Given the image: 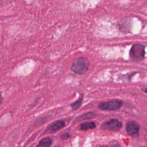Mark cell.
Here are the masks:
<instances>
[{
    "instance_id": "13",
    "label": "cell",
    "mask_w": 147,
    "mask_h": 147,
    "mask_svg": "<svg viewBox=\"0 0 147 147\" xmlns=\"http://www.w3.org/2000/svg\"><path fill=\"white\" fill-rule=\"evenodd\" d=\"M144 91L145 92H147V88H145L144 90Z\"/></svg>"
},
{
    "instance_id": "3",
    "label": "cell",
    "mask_w": 147,
    "mask_h": 147,
    "mask_svg": "<svg viewBox=\"0 0 147 147\" xmlns=\"http://www.w3.org/2000/svg\"><path fill=\"white\" fill-rule=\"evenodd\" d=\"M123 102L119 100H113L106 102H102L99 104L98 109L102 110L116 111L121 108Z\"/></svg>"
},
{
    "instance_id": "5",
    "label": "cell",
    "mask_w": 147,
    "mask_h": 147,
    "mask_svg": "<svg viewBox=\"0 0 147 147\" xmlns=\"http://www.w3.org/2000/svg\"><path fill=\"white\" fill-rule=\"evenodd\" d=\"M127 133L131 137H137L139 134L140 126L135 121H130L126 126Z\"/></svg>"
},
{
    "instance_id": "8",
    "label": "cell",
    "mask_w": 147,
    "mask_h": 147,
    "mask_svg": "<svg viewBox=\"0 0 147 147\" xmlns=\"http://www.w3.org/2000/svg\"><path fill=\"white\" fill-rule=\"evenodd\" d=\"M83 95L82 94H81L80 95L79 98L78 99V100H76L75 102H74V103L71 104L70 106L74 111L78 110L79 108V107L81 106V104H82V102L83 100Z\"/></svg>"
},
{
    "instance_id": "1",
    "label": "cell",
    "mask_w": 147,
    "mask_h": 147,
    "mask_svg": "<svg viewBox=\"0 0 147 147\" xmlns=\"http://www.w3.org/2000/svg\"><path fill=\"white\" fill-rule=\"evenodd\" d=\"M89 66V62L85 57H78L73 62L71 69L77 74H83L86 73Z\"/></svg>"
},
{
    "instance_id": "4",
    "label": "cell",
    "mask_w": 147,
    "mask_h": 147,
    "mask_svg": "<svg viewBox=\"0 0 147 147\" xmlns=\"http://www.w3.org/2000/svg\"><path fill=\"white\" fill-rule=\"evenodd\" d=\"M101 127L104 129L117 131L121 129L122 123L117 119H111L104 122L102 125Z\"/></svg>"
},
{
    "instance_id": "10",
    "label": "cell",
    "mask_w": 147,
    "mask_h": 147,
    "mask_svg": "<svg viewBox=\"0 0 147 147\" xmlns=\"http://www.w3.org/2000/svg\"><path fill=\"white\" fill-rule=\"evenodd\" d=\"M51 144L52 140L49 138L46 137L41 140L36 147H49Z\"/></svg>"
},
{
    "instance_id": "6",
    "label": "cell",
    "mask_w": 147,
    "mask_h": 147,
    "mask_svg": "<svg viewBox=\"0 0 147 147\" xmlns=\"http://www.w3.org/2000/svg\"><path fill=\"white\" fill-rule=\"evenodd\" d=\"M65 125V123L64 121L62 120H59L53 123L51 126H50V130L52 131H56L62 127H63Z\"/></svg>"
},
{
    "instance_id": "2",
    "label": "cell",
    "mask_w": 147,
    "mask_h": 147,
    "mask_svg": "<svg viewBox=\"0 0 147 147\" xmlns=\"http://www.w3.org/2000/svg\"><path fill=\"white\" fill-rule=\"evenodd\" d=\"M145 51L144 45L141 44H134L130 49L129 57L133 61H140L142 60L145 56Z\"/></svg>"
},
{
    "instance_id": "12",
    "label": "cell",
    "mask_w": 147,
    "mask_h": 147,
    "mask_svg": "<svg viewBox=\"0 0 147 147\" xmlns=\"http://www.w3.org/2000/svg\"><path fill=\"white\" fill-rule=\"evenodd\" d=\"M2 96H1V95L0 94V104L2 103Z\"/></svg>"
},
{
    "instance_id": "7",
    "label": "cell",
    "mask_w": 147,
    "mask_h": 147,
    "mask_svg": "<svg viewBox=\"0 0 147 147\" xmlns=\"http://www.w3.org/2000/svg\"><path fill=\"white\" fill-rule=\"evenodd\" d=\"M95 123L94 122H86L80 124V129L82 130H87L95 127Z\"/></svg>"
},
{
    "instance_id": "9",
    "label": "cell",
    "mask_w": 147,
    "mask_h": 147,
    "mask_svg": "<svg viewBox=\"0 0 147 147\" xmlns=\"http://www.w3.org/2000/svg\"><path fill=\"white\" fill-rule=\"evenodd\" d=\"M96 114L94 112H88L87 113H84L82 114L81 115L79 116L77 118V121H82L87 119H91L92 118H94L95 117Z\"/></svg>"
},
{
    "instance_id": "11",
    "label": "cell",
    "mask_w": 147,
    "mask_h": 147,
    "mask_svg": "<svg viewBox=\"0 0 147 147\" xmlns=\"http://www.w3.org/2000/svg\"><path fill=\"white\" fill-rule=\"evenodd\" d=\"M70 137V135L68 133H64L61 135V138L63 140H67Z\"/></svg>"
}]
</instances>
